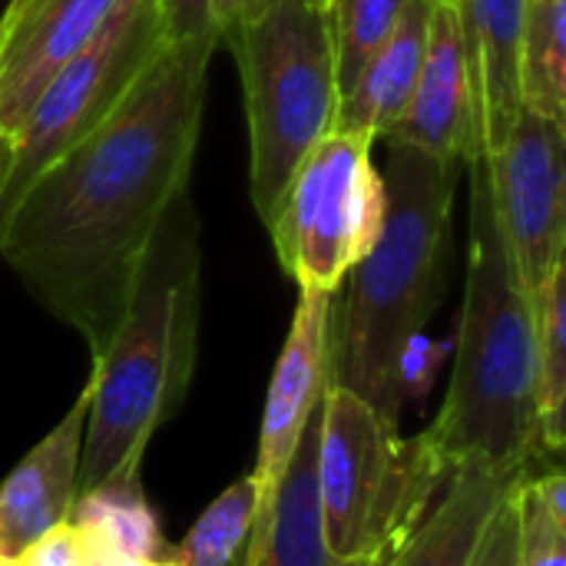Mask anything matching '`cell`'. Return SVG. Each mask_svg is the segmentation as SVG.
<instances>
[{
  "label": "cell",
  "instance_id": "cell-28",
  "mask_svg": "<svg viewBox=\"0 0 566 566\" xmlns=\"http://www.w3.org/2000/svg\"><path fill=\"white\" fill-rule=\"evenodd\" d=\"M7 153H10V139H7V136L0 133V169L7 166Z\"/></svg>",
  "mask_w": 566,
  "mask_h": 566
},
{
  "label": "cell",
  "instance_id": "cell-17",
  "mask_svg": "<svg viewBox=\"0 0 566 566\" xmlns=\"http://www.w3.org/2000/svg\"><path fill=\"white\" fill-rule=\"evenodd\" d=\"M70 524L76 527L93 566L163 560L166 554L159 517L143 491V471H116L80 491Z\"/></svg>",
  "mask_w": 566,
  "mask_h": 566
},
{
  "label": "cell",
  "instance_id": "cell-25",
  "mask_svg": "<svg viewBox=\"0 0 566 566\" xmlns=\"http://www.w3.org/2000/svg\"><path fill=\"white\" fill-rule=\"evenodd\" d=\"M517 494V488H514ZM514 494L497 507L494 521L488 524V534L481 541V551H478V560L474 566H517V501Z\"/></svg>",
  "mask_w": 566,
  "mask_h": 566
},
{
  "label": "cell",
  "instance_id": "cell-8",
  "mask_svg": "<svg viewBox=\"0 0 566 566\" xmlns=\"http://www.w3.org/2000/svg\"><path fill=\"white\" fill-rule=\"evenodd\" d=\"M163 43L156 0H123L93 43L50 76L10 136L0 212H7L56 156L106 119Z\"/></svg>",
  "mask_w": 566,
  "mask_h": 566
},
{
  "label": "cell",
  "instance_id": "cell-33",
  "mask_svg": "<svg viewBox=\"0 0 566 566\" xmlns=\"http://www.w3.org/2000/svg\"><path fill=\"white\" fill-rule=\"evenodd\" d=\"M0 564H7V560H0Z\"/></svg>",
  "mask_w": 566,
  "mask_h": 566
},
{
  "label": "cell",
  "instance_id": "cell-9",
  "mask_svg": "<svg viewBox=\"0 0 566 566\" xmlns=\"http://www.w3.org/2000/svg\"><path fill=\"white\" fill-rule=\"evenodd\" d=\"M566 126L521 109L504 146L488 159L504 245L531 302L564 265L566 249Z\"/></svg>",
  "mask_w": 566,
  "mask_h": 566
},
{
  "label": "cell",
  "instance_id": "cell-2",
  "mask_svg": "<svg viewBox=\"0 0 566 566\" xmlns=\"http://www.w3.org/2000/svg\"><path fill=\"white\" fill-rule=\"evenodd\" d=\"M468 279L451 385L421 438L448 471L531 474L541 451L537 315L501 235L484 153L468 163Z\"/></svg>",
  "mask_w": 566,
  "mask_h": 566
},
{
  "label": "cell",
  "instance_id": "cell-19",
  "mask_svg": "<svg viewBox=\"0 0 566 566\" xmlns=\"http://www.w3.org/2000/svg\"><path fill=\"white\" fill-rule=\"evenodd\" d=\"M521 99L566 126V0H527L521 36Z\"/></svg>",
  "mask_w": 566,
  "mask_h": 566
},
{
  "label": "cell",
  "instance_id": "cell-29",
  "mask_svg": "<svg viewBox=\"0 0 566 566\" xmlns=\"http://www.w3.org/2000/svg\"><path fill=\"white\" fill-rule=\"evenodd\" d=\"M119 566H176L169 560H133V564H119Z\"/></svg>",
  "mask_w": 566,
  "mask_h": 566
},
{
  "label": "cell",
  "instance_id": "cell-4",
  "mask_svg": "<svg viewBox=\"0 0 566 566\" xmlns=\"http://www.w3.org/2000/svg\"><path fill=\"white\" fill-rule=\"evenodd\" d=\"M199 289V216L182 192L139 262L103 358L90 368L76 494L116 471H143L153 434L179 415L196 371Z\"/></svg>",
  "mask_w": 566,
  "mask_h": 566
},
{
  "label": "cell",
  "instance_id": "cell-18",
  "mask_svg": "<svg viewBox=\"0 0 566 566\" xmlns=\"http://www.w3.org/2000/svg\"><path fill=\"white\" fill-rule=\"evenodd\" d=\"M318 418V415H315ZM232 566H388L365 560H342L328 551L322 534L318 488H315V421L305 428L292 468L279 488L272 507V527L262 554L252 564Z\"/></svg>",
  "mask_w": 566,
  "mask_h": 566
},
{
  "label": "cell",
  "instance_id": "cell-12",
  "mask_svg": "<svg viewBox=\"0 0 566 566\" xmlns=\"http://www.w3.org/2000/svg\"><path fill=\"white\" fill-rule=\"evenodd\" d=\"M385 143H408L434 159L464 166L481 156L468 43L454 7L434 3L411 106Z\"/></svg>",
  "mask_w": 566,
  "mask_h": 566
},
{
  "label": "cell",
  "instance_id": "cell-16",
  "mask_svg": "<svg viewBox=\"0 0 566 566\" xmlns=\"http://www.w3.org/2000/svg\"><path fill=\"white\" fill-rule=\"evenodd\" d=\"M434 0H415L398 20L388 43L365 63L352 90L338 99L335 133H358L385 143L411 106L424 63Z\"/></svg>",
  "mask_w": 566,
  "mask_h": 566
},
{
  "label": "cell",
  "instance_id": "cell-13",
  "mask_svg": "<svg viewBox=\"0 0 566 566\" xmlns=\"http://www.w3.org/2000/svg\"><path fill=\"white\" fill-rule=\"evenodd\" d=\"M90 385L0 484V560L13 564L36 537L70 521L80 481Z\"/></svg>",
  "mask_w": 566,
  "mask_h": 566
},
{
  "label": "cell",
  "instance_id": "cell-31",
  "mask_svg": "<svg viewBox=\"0 0 566 566\" xmlns=\"http://www.w3.org/2000/svg\"><path fill=\"white\" fill-rule=\"evenodd\" d=\"M315 3H322V7H328V3H332V0H315Z\"/></svg>",
  "mask_w": 566,
  "mask_h": 566
},
{
  "label": "cell",
  "instance_id": "cell-3",
  "mask_svg": "<svg viewBox=\"0 0 566 566\" xmlns=\"http://www.w3.org/2000/svg\"><path fill=\"white\" fill-rule=\"evenodd\" d=\"M461 166L408 143H388L385 222L368 255L345 275L342 308L335 305L332 385L355 391L391 421H401L408 395L405 355L444 295Z\"/></svg>",
  "mask_w": 566,
  "mask_h": 566
},
{
  "label": "cell",
  "instance_id": "cell-20",
  "mask_svg": "<svg viewBox=\"0 0 566 566\" xmlns=\"http://www.w3.org/2000/svg\"><path fill=\"white\" fill-rule=\"evenodd\" d=\"M537 315V421L541 451L557 454L566 441V262L534 298Z\"/></svg>",
  "mask_w": 566,
  "mask_h": 566
},
{
  "label": "cell",
  "instance_id": "cell-22",
  "mask_svg": "<svg viewBox=\"0 0 566 566\" xmlns=\"http://www.w3.org/2000/svg\"><path fill=\"white\" fill-rule=\"evenodd\" d=\"M415 0H332L328 23H332V46H335V70H338V93L345 96L365 63L388 43L398 20Z\"/></svg>",
  "mask_w": 566,
  "mask_h": 566
},
{
  "label": "cell",
  "instance_id": "cell-6",
  "mask_svg": "<svg viewBox=\"0 0 566 566\" xmlns=\"http://www.w3.org/2000/svg\"><path fill=\"white\" fill-rule=\"evenodd\" d=\"M235 56L249 119V189L269 226L298 163L335 133L338 70L328 7L275 0L262 17L219 36Z\"/></svg>",
  "mask_w": 566,
  "mask_h": 566
},
{
  "label": "cell",
  "instance_id": "cell-11",
  "mask_svg": "<svg viewBox=\"0 0 566 566\" xmlns=\"http://www.w3.org/2000/svg\"><path fill=\"white\" fill-rule=\"evenodd\" d=\"M123 0H10L0 17V133L10 139L50 83Z\"/></svg>",
  "mask_w": 566,
  "mask_h": 566
},
{
  "label": "cell",
  "instance_id": "cell-1",
  "mask_svg": "<svg viewBox=\"0 0 566 566\" xmlns=\"http://www.w3.org/2000/svg\"><path fill=\"white\" fill-rule=\"evenodd\" d=\"M216 33L163 43L129 93L0 212V259L103 358L139 262L189 192Z\"/></svg>",
  "mask_w": 566,
  "mask_h": 566
},
{
  "label": "cell",
  "instance_id": "cell-23",
  "mask_svg": "<svg viewBox=\"0 0 566 566\" xmlns=\"http://www.w3.org/2000/svg\"><path fill=\"white\" fill-rule=\"evenodd\" d=\"M517 566H566V527L557 524L537 494L531 491L527 478L517 484Z\"/></svg>",
  "mask_w": 566,
  "mask_h": 566
},
{
  "label": "cell",
  "instance_id": "cell-27",
  "mask_svg": "<svg viewBox=\"0 0 566 566\" xmlns=\"http://www.w3.org/2000/svg\"><path fill=\"white\" fill-rule=\"evenodd\" d=\"M275 0H209V27L216 36H226L229 30L262 17Z\"/></svg>",
  "mask_w": 566,
  "mask_h": 566
},
{
  "label": "cell",
  "instance_id": "cell-21",
  "mask_svg": "<svg viewBox=\"0 0 566 566\" xmlns=\"http://www.w3.org/2000/svg\"><path fill=\"white\" fill-rule=\"evenodd\" d=\"M255 524V488L252 478H239L229 484L189 527L182 544L166 547L163 560L176 566H232L252 534Z\"/></svg>",
  "mask_w": 566,
  "mask_h": 566
},
{
  "label": "cell",
  "instance_id": "cell-30",
  "mask_svg": "<svg viewBox=\"0 0 566 566\" xmlns=\"http://www.w3.org/2000/svg\"><path fill=\"white\" fill-rule=\"evenodd\" d=\"M434 3H444V7H454V10H458V17H461V10H464V0H434Z\"/></svg>",
  "mask_w": 566,
  "mask_h": 566
},
{
  "label": "cell",
  "instance_id": "cell-14",
  "mask_svg": "<svg viewBox=\"0 0 566 566\" xmlns=\"http://www.w3.org/2000/svg\"><path fill=\"white\" fill-rule=\"evenodd\" d=\"M527 0H464L461 27L471 63L481 153L491 156L511 136L521 99V36Z\"/></svg>",
  "mask_w": 566,
  "mask_h": 566
},
{
  "label": "cell",
  "instance_id": "cell-5",
  "mask_svg": "<svg viewBox=\"0 0 566 566\" xmlns=\"http://www.w3.org/2000/svg\"><path fill=\"white\" fill-rule=\"evenodd\" d=\"M451 471L365 398L328 385L315 418L322 534L335 557L391 564Z\"/></svg>",
  "mask_w": 566,
  "mask_h": 566
},
{
  "label": "cell",
  "instance_id": "cell-26",
  "mask_svg": "<svg viewBox=\"0 0 566 566\" xmlns=\"http://www.w3.org/2000/svg\"><path fill=\"white\" fill-rule=\"evenodd\" d=\"M156 10H159L166 43H179V40L212 33L209 0H156Z\"/></svg>",
  "mask_w": 566,
  "mask_h": 566
},
{
  "label": "cell",
  "instance_id": "cell-32",
  "mask_svg": "<svg viewBox=\"0 0 566 566\" xmlns=\"http://www.w3.org/2000/svg\"><path fill=\"white\" fill-rule=\"evenodd\" d=\"M0 566H13V564H0Z\"/></svg>",
  "mask_w": 566,
  "mask_h": 566
},
{
  "label": "cell",
  "instance_id": "cell-15",
  "mask_svg": "<svg viewBox=\"0 0 566 566\" xmlns=\"http://www.w3.org/2000/svg\"><path fill=\"white\" fill-rule=\"evenodd\" d=\"M531 478V474H527ZM524 474L458 468L388 566H474L488 524Z\"/></svg>",
  "mask_w": 566,
  "mask_h": 566
},
{
  "label": "cell",
  "instance_id": "cell-7",
  "mask_svg": "<svg viewBox=\"0 0 566 566\" xmlns=\"http://www.w3.org/2000/svg\"><path fill=\"white\" fill-rule=\"evenodd\" d=\"M385 206L375 139L328 133L298 163L269 219L279 265L298 292L338 295L345 275L375 245Z\"/></svg>",
  "mask_w": 566,
  "mask_h": 566
},
{
  "label": "cell",
  "instance_id": "cell-24",
  "mask_svg": "<svg viewBox=\"0 0 566 566\" xmlns=\"http://www.w3.org/2000/svg\"><path fill=\"white\" fill-rule=\"evenodd\" d=\"M13 566H93L90 564V554L76 534V527L66 521V524H56L53 531H46L43 537H36L17 560Z\"/></svg>",
  "mask_w": 566,
  "mask_h": 566
},
{
  "label": "cell",
  "instance_id": "cell-10",
  "mask_svg": "<svg viewBox=\"0 0 566 566\" xmlns=\"http://www.w3.org/2000/svg\"><path fill=\"white\" fill-rule=\"evenodd\" d=\"M332 338H335V295L298 292V305L285 345L269 378L259 454L249 474L255 488V524L235 564H252L265 547L279 488L292 468L305 428L318 415L325 388L332 385Z\"/></svg>",
  "mask_w": 566,
  "mask_h": 566
}]
</instances>
